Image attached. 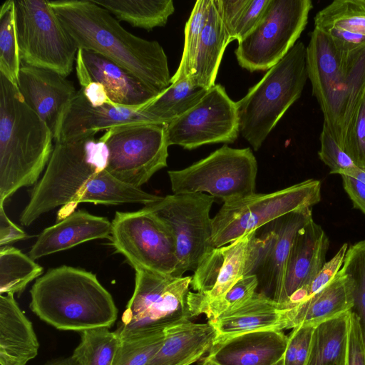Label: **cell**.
<instances>
[{"label":"cell","instance_id":"7a4b0ae2","mask_svg":"<svg viewBox=\"0 0 365 365\" xmlns=\"http://www.w3.org/2000/svg\"><path fill=\"white\" fill-rule=\"evenodd\" d=\"M78 49L100 54L161 93L171 84L167 56L156 41L126 31L92 0L48 1Z\"/></svg>","mask_w":365,"mask_h":365},{"label":"cell","instance_id":"f907efd6","mask_svg":"<svg viewBox=\"0 0 365 365\" xmlns=\"http://www.w3.org/2000/svg\"><path fill=\"white\" fill-rule=\"evenodd\" d=\"M43 365H80L76 359L71 355L69 357L50 361Z\"/></svg>","mask_w":365,"mask_h":365},{"label":"cell","instance_id":"d6986e66","mask_svg":"<svg viewBox=\"0 0 365 365\" xmlns=\"http://www.w3.org/2000/svg\"><path fill=\"white\" fill-rule=\"evenodd\" d=\"M346 54V93L336 142L365 170V46Z\"/></svg>","mask_w":365,"mask_h":365},{"label":"cell","instance_id":"5bb4252c","mask_svg":"<svg viewBox=\"0 0 365 365\" xmlns=\"http://www.w3.org/2000/svg\"><path fill=\"white\" fill-rule=\"evenodd\" d=\"M111 245L134 267L175 273L178 261L173 239L165 225L143 208L116 212L111 222Z\"/></svg>","mask_w":365,"mask_h":365},{"label":"cell","instance_id":"816d5d0a","mask_svg":"<svg viewBox=\"0 0 365 365\" xmlns=\"http://www.w3.org/2000/svg\"><path fill=\"white\" fill-rule=\"evenodd\" d=\"M201 365H217L211 361H201Z\"/></svg>","mask_w":365,"mask_h":365},{"label":"cell","instance_id":"6da1fadb","mask_svg":"<svg viewBox=\"0 0 365 365\" xmlns=\"http://www.w3.org/2000/svg\"><path fill=\"white\" fill-rule=\"evenodd\" d=\"M94 136L55 142L46 171L21 214L23 225L29 226L57 207H61L60 221L82 202L146 205L162 197L112 176L106 170L109 153L106 141L103 136L98 140Z\"/></svg>","mask_w":365,"mask_h":365},{"label":"cell","instance_id":"1f68e13d","mask_svg":"<svg viewBox=\"0 0 365 365\" xmlns=\"http://www.w3.org/2000/svg\"><path fill=\"white\" fill-rule=\"evenodd\" d=\"M118 21L150 31L166 24L175 7L172 0H92Z\"/></svg>","mask_w":365,"mask_h":365},{"label":"cell","instance_id":"60d3db41","mask_svg":"<svg viewBox=\"0 0 365 365\" xmlns=\"http://www.w3.org/2000/svg\"><path fill=\"white\" fill-rule=\"evenodd\" d=\"M347 249L348 245L344 243L336 254L329 261L326 262L313 281L290 298L285 308L292 307L306 300L331 281L341 269Z\"/></svg>","mask_w":365,"mask_h":365},{"label":"cell","instance_id":"f546056e","mask_svg":"<svg viewBox=\"0 0 365 365\" xmlns=\"http://www.w3.org/2000/svg\"><path fill=\"white\" fill-rule=\"evenodd\" d=\"M229 43V36L222 19L218 0H210L207 19L189 76L195 86L208 91L215 85L221 60Z\"/></svg>","mask_w":365,"mask_h":365},{"label":"cell","instance_id":"74e56055","mask_svg":"<svg viewBox=\"0 0 365 365\" xmlns=\"http://www.w3.org/2000/svg\"><path fill=\"white\" fill-rule=\"evenodd\" d=\"M340 271L351 280L354 299L351 310L359 318L365 341V240L347 249Z\"/></svg>","mask_w":365,"mask_h":365},{"label":"cell","instance_id":"277c9868","mask_svg":"<svg viewBox=\"0 0 365 365\" xmlns=\"http://www.w3.org/2000/svg\"><path fill=\"white\" fill-rule=\"evenodd\" d=\"M30 309L40 319L63 331L110 328L118 317L111 294L92 272L63 265L33 284Z\"/></svg>","mask_w":365,"mask_h":365},{"label":"cell","instance_id":"f5cc1de1","mask_svg":"<svg viewBox=\"0 0 365 365\" xmlns=\"http://www.w3.org/2000/svg\"><path fill=\"white\" fill-rule=\"evenodd\" d=\"M273 365H284V359L283 357L280 359L278 361L274 363Z\"/></svg>","mask_w":365,"mask_h":365},{"label":"cell","instance_id":"681fc988","mask_svg":"<svg viewBox=\"0 0 365 365\" xmlns=\"http://www.w3.org/2000/svg\"><path fill=\"white\" fill-rule=\"evenodd\" d=\"M80 89L88 102L94 106L104 104L116 105L109 98L103 85L98 82L91 81L83 86H81Z\"/></svg>","mask_w":365,"mask_h":365},{"label":"cell","instance_id":"f1b7e54d","mask_svg":"<svg viewBox=\"0 0 365 365\" xmlns=\"http://www.w3.org/2000/svg\"><path fill=\"white\" fill-rule=\"evenodd\" d=\"M314 29L327 35L341 51L365 46V0L333 1L317 13Z\"/></svg>","mask_w":365,"mask_h":365},{"label":"cell","instance_id":"f35d334b","mask_svg":"<svg viewBox=\"0 0 365 365\" xmlns=\"http://www.w3.org/2000/svg\"><path fill=\"white\" fill-rule=\"evenodd\" d=\"M163 331L120 340L113 365H146L162 346Z\"/></svg>","mask_w":365,"mask_h":365},{"label":"cell","instance_id":"4316f807","mask_svg":"<svg viewBox=\"0 0 365 365\" xmlns=\"http://www.w3.org/2000/svg\"><path fill=\"white\" fill-rule=\"evenodd\" d=\"M14 295H0L1 365H26L36 356L39 349L32 323Z\"/></svg>","mask_w":365,"mask_h":365},{"label":"cell","instance_id":"d590c367","mask_svg":"<svg viewBox=\"0 0 365 365\" xmlns=\"http://www.w3.org/2000/svg\"><path fill=\"white\" fill-rule=\"evenodd\" d=\"M21 66L14 0H7L0 9V73L17 86Z\"/></svg>","mask_w":365,"mask_h":365},{"label":"cell","instance_id":"ab89813d","mask_svg":"<svg viewBox=\"0 0 365 365\" xmlns=\"http://www.w3.org/2000/svg\"><path fill=\"white\" fill-rule=\"evenodd\" d=\"M257 286L256 276H244L224 296L201 309L199 315L205 314L208 322H212L222 314L241 306L252 298Z\"/></svg>","mask_w":365,"mask_h":365},{"label":"cell","instance_id":"c3c4849f","mask_svg":"<svg viewBox=\"0 0 365 365\" xmlns=\"http://www.w3.org/2000/svg\"><path fill=\"white\" fill-rule=\"evenodd\" d=\"M344 188L354 206L365 214V183L348 175H341Z\"/></svg>","mask_w":365,"mask_h":365},{"label":"cell","instance_id":"e575fe53","mask_svg":"<svg viewBox=\"0 0 365 365\" xmlns=\"http://www.w3.org/2000/svg\"><path fill=\"white\" fill-rule=\"evenodd\" d=\"M120 339L108 327H96L81 332V341L72 356L80 365H113Z\"/></svg>","mask_w":365,"mask_h":365},{"label":"cell","instance_id":"ffe728a7","mask_svg":"<svg viewBox=\"0 0 365 365\" xmlns=\"http://www.w3.org/2000/svg\"><path fill=\"white\" fill-rule=\"evenodd\" d=\"M143 108L113 104L94 106L80 89L66 108L54 141L95 135L102 130L129 124L153 123Z\"/></svg>","mask_w":365,"mask_h":365},{"label":"cell","instance_id":"8992f818","mask_svg":"<svg viewBox=\"0 0 365 365\" xmlns=\"http://www.w3.org/2000/svg\"><path fill=\"white\" fill-rule=\"evenodd\" d=\"M134 269V292L115 331L120 340L163 331L192 318L187 303L191 276Z\"/></svg>","mask_w":365,"mask_h":365},{"label":"cell","instance_id":"cb8c5ba5","mask_svg":"<svg viewBox=\"0 0 365 365\" xmlns=\"http://www.w3.org/2000/svg\"><path fill=\"white\" fill-rule=\"evenodd\" d=\"M110 232L111 222L107 218L78 210L44 229L29 256L35 260L88 241L110 238Z\"/></svg>","mask_w":365,"mask_h":365},{"label":"cell","instance_id":"8d00e7d4","mask_svg":"<svg viewBox=\"0 0 365 365\" xmlns=\"http://www.w3.org/2000/svg\"><path fill=\"white\" fill-rule=\"evenodd\" d=\"M210 0L195 2L185 26V41L178 68L171 78V83L189 77L193 67L201 34L207 19Z\"/></svg>","mask_w":365,"mask_h":365},{"label":"cell","instance_id":"f6af8a7d","mask_svg":"<svg viewBox=\"0 0 365 365\" xmlns=\"http://www.w3.org/2000/svg\"><path fill=\"white\" fill-rule=\"evenodd\" d=\"M270 0H249L247 5L238 19L232 36V41L240 42L257 25Z\"/></svg>","mask_w":365,"mask_h":365},{"label":"cell","instance_id":"b9f144b4","mask_svg":"<svg viewBox=\"0 0 365 365\" xmlns=\"http://www.w3.org/2000/svg\"><path fill=\"white\" fill-rule=\"evenodd\" d=\"M320 160L330 168L331 174H342L356 167L351 158L340 147L329 128L323 124L320 133Z\"/></svg>","mask_w":365,"mask_h":365},{"label":"cell","instance_id":"4dcf8cb0","mask_svg":"<svg viewBox=\"0 0 365 365\" xmlns=\"http://www.w3.org/2000/svg\"><path fill=\"white\" fill-rule=\"evenodd\" d=\"M349 312L315 326L305 365H345Z\"/></svg>","mask_w":365,"mask_h":365},{"label":"cell","instance_id":"44dd1931","mask_svg":"<svg viewBox=\"0 0 365 365\" xmlns=\"http://www.w3.org/2000/svg\"><path fill=\"white\" fill-rule=\"evenodd\" d=\"M329 240L322 227L311 220L297 233L287 262L279 304L283 309L299 289L309 285L326 263Z\"/></svg>","mask_w":365,"mask_h":365},{"label":"cell","instance_id":"603a6c76","mask_svg":"<svg viewBox=\"0 0 365 365\" xmlns=\"http://www.w3.org/2000/svg\"><path fill=\"white\" fill-rule=\"evenodd\" d=\"M78 53L87 69L86 84L94 81L103 85L109 98L118 106L143 108L160 93L100 54L83 49H78Z\"/></svg>","mask_w":365,"mask_h":365},{"label":"cell","instance_id":"3957f363","mask_svg":"<svg viewBox=\"0 0 365 365\" xmlns=\"http://www.w3.org/2000/svg\"><path fill=\"white\" fill-rule=\"evenodd\" d=\"M53 136L26 103L18 87L0 73V203L36 183L51 156Z\"/></svg>","mask_w":365,"mask_h":365},{"label":"cell","instance_id":"7bdbcfd3","mask_svg":"<svg viewBox=\"0 0 365 365\" xmlns=\"http://www.w3.org/2000/svg\"><path fill=\"white\" fill-rule=\"evenodd\" d=\"M314 326H299L287 336L288 341L283 356L284 365H305Z\"/></svg>","mask_w":365,"mask_h":365},{"label":"cell","instance_id":"4fadbf2b","mask_svg":"<svg viewBox=\"0 0 365 365\" xmlns=\"http://www.w3.org/2000/svg\"><path fill=\"white\" fill-rule=\"evenodd\" d=\"M310 207L287 213L252 232L244 276L257 278V292L279 303L287 262L298 231L312 220Z\"/></svg>","mask_w":365,"mask_h":365},{"label":"cell","instance_id":"ee69618b","mask_svg":"<svg viewBox=\"0 0 365 365\" xmlns=\"http://www.w3.org/2000/svg\"><path fill=\"white\" fill-rule=\"evenodd\" d=\"M345 365H365V341L358 317L350 310Z\"/></svg>","mask_w":365,"mask_h":365},{"label":"cell","instance_id":"e0dca14e","mask_svg":"<svg viewBox=\"0 0 365 365\" xmlns=\"http://www.w3.org/2000/svg\"><path fill=\"white\" fill-rule=\"evenodd\" d=\"M252 232L225 246L213 249L194 272L191 287L195 292L190 291L187 297L192 317L198 316L204 307L224 296L244 277Z\"/></svg>","mask_w":365,"mask_h":365},{"label":"cell","instance_id":"83f0119b","mask_svg":"<svg viewBox=\"0 0 365 365\" xmlns=\"http://www.w3.org/2000/svg\"><path fill=\"white\" fill-rule=\"evenodd\" d=\"M165 339L146 365H191L214 345L216 330L209 322L185 320L164 330Z\"/></svg>","mask_w":365,"mask_h":365},{"label":"cell","instance_id":"836d02e7","mask_svg":"<svg viewBox=\"0 0 365 365\" xmlns=\"http://www.w3.org/2000/svg\"><path fill=\"white\" fill-rule=\"evenodd\" d=\"M43 272V267L29 256L10 246L0 247V294L22 292Z\"/></svg>","mask_w":365,"mask_h":365},{"label":"cell","instance_id":"bcb514c9","mask_svg":"<svg viewBox=\"0 0 365 365\" xmlns=\"http://www.w3.org/2000/svg\"><path fill=\"white\" fill-rule=\"evenodd\" d=\"M249 0H218V4L223 24L227 30L230 43L235 25Z\"/></svg>","mask_w":365,"mask_h":365},{"label":"cell","instance_id":"7c38bea8","mask_svg":"<svg viewBox=\"0 0 365 365\" xmlns=\"http://www.w3.org/2000/svg\"><path fill=\"white\" fill-rule=\"evenodd\" d=\"M102 136L109 153L106 170L124 183L140 188L167 166L166 125H124L106 130Z\"/></svg>","mask_w":365,"mask_h":365},{"label":"cell","instance_id":"ba28073f","mask_svg":"<svg viewBox=\"0 0 365 365\" xmlns=\"http://www.w3.org/2000/svg\"><path fill=\"white\" fill-rule=\"evenodd\" d=\"M257 173L250 148L226 145L184 169L168 172L174 194L207 192L224 203L255 193Z\"/></svg>","mask_w":365,"mask_h":365},{"label":"cell","instance_id":"5b68a950","mask_svg":"<svg viewBox=\"0 0 365 365\" xmlns=\"http://www.w3.org/2000/svg\"><path fill=\"white\" fill-rule=\"evenodd\" d=\"M307 78L306 46L298 41L236 102L240 133L254 150L260 148L286 111L300 98Z\"/></svg>","mask_w":365,"mask_h":365},{"label":"cell","instance_id":"30bf717a","mask_svg":"<svg viewBox=\"0 0 365 365\" xmlns=\"http://www.w3.org/2000/svg\"><path fill=\"white\" fill-rule=\"evenodd\" d=\"M14 5L21 63L67 77L73 71L78 48L48 1L14 0Z\"/></svg>","mask_w":365,"mask_h":365},{"label":"cell","instance_id":"7402d4cb","mask_svg":"<svg viewBox=\"0 0 365 365\" xmlns=\"http://www.w3.org/2000/svg\"><path fill=\"white\" fill-rule=\"evenodd\" d=\"M287 341L281 330L245 333L214 344L202 360L217 365H273L283 357Z\"/></svg>","mask_w":365,"mask_h":365},{"label":"cell","instance_id":"9c48e42d","mask_svg":"<svg viewBox=\"0 0 365 365\" xmlns=\"http://www.w3.org/2000/svg\"><path fill=\"white\" fill-rule=\"evenodd\" d=\"M214 201V197L203 192L173 193L143 206L165 225L173 239L178 261L173 276L195 272L215 249L210 216Z\"/></svg>","mask_w":365,"mask_h":365},{"label":"cell","instance_id":"ac0fdd59","mask_svg":"<svg viewBox=\"0 0 365 365\" xmlns=\"http://www.w3.org/2000/svg\"><path fill=\"white\" fill-rule=\"evenodd\" d=\"M61 73L21 63L17 87L26 103L48 125L53 140L76 91Z\"/></svg>","mask_w":365,"mask_h":365},{"label":"cell","instance_id":"d6a6232c","mask_svg":"<svg viewBox=\"0 0 365 365\" xmlns=\"http://www.w3.org/2000/svg\"><path fill=\"white\" fill-rule=\"evenodd\" d=\"M207 91L195 86L187 77L172 83L147 104L143 111L153 123L168 125L195 106Z\"/></svg>","mask_w":365,"mask_h":365},{"label":"cell","instance_id":"484cf974","mask_svg":"<svg viewBox=\"0 0 365 365\" xmlns=\"http://www.w3.org/2000/svg\"><path fill=\"white\" fill-rule=\"evenodd\" d=\"M209 323L216 330L214 344L245 333L284 329L282 306L257 292L241 306L222 314Z\"/></svg>","mask_w":365,"mask_h":365},{"label":"cell","instance_id":"7dc6e473","mask_svg":"<svg viewBox=\"0 0 365 365\" xmlns=\"http://www.w3.org/2000/svg\"><path fill=\"white\" fill-rule=\"evenodd\" d=\"M26 237V232L8 217L4 204L0 203V246H7Z\"/></svg>","mask_w":365,"mask_h":365},{"label":"cell","instance_id":"52a82bcc","mask_svg":"<svg viewBox=\"0 0 365 365\" xmlns=\"http://www.w3.org/2000/svg\"><path fill=\"white\" fill-rule=\"evenodd\" d=\"M320 200V181L309 179L273 192L254 193L224 203L212 218V245L225 246L287 213L311 207Z\"/></svg>","mask_w":365,"mask_h":365},{"label":"cell","instance_id":"2e32d148","mask_svg":"<svg viewBox=\"0 0 365 365\" xmlns=\"http://www.w3.org/2000/svg\"><path fill=\"white\" fill-rule=\"evenodd\" d=\"M306 64L312 95L323 115V124L336 140L346 93V54L338 49L327 35L314 29L306 46Z\"/></svg>","mask_w":365,"mask_h":365},{"label":"cell","instance_id":"9a60e30c","mask_svg":"<svg viewBox=\"0 0 365 365\" xmlns=\"http://www.w3.org/2000/svg\"><path fill=\"white\" fill-rule=\"evenodd\" d=\"M239 133L236 102L220 84H215L195 106L166 125L169 146L177 145L187 150L233 143Z\"/></svg>","mask_w":365,"mask_h":365},{"label":"cell","instance_id":"8fae6325","mask_svg":"<svg viewBox=\"0 0 365 365\" xmlns=\"http://www.w3.org/2000/svg\"><path fill=\"white\" fill-rule=\"evenodd\" d=\"M312 8L311 0H270L257 25L238 42L239 65L250 72L276 65L298 41Z\"/></svg>","mask_w":365,"mask_h":365},{"label":"cell","instance_id":"d4e9b609","mask_svg":"<svg viewBox=\"0 0 365 365\" xmlns=\"http://www.w3.org/2000/svg\"><path fill=\"white\" fill-rule=\"evenodd\" d=\"M353 305L351 280L339 270L321 290L298 304L283 309L284 329L315 327L351 310Z\"/></svg>","mask_w":365,"mask_h":365}]
</instances>
